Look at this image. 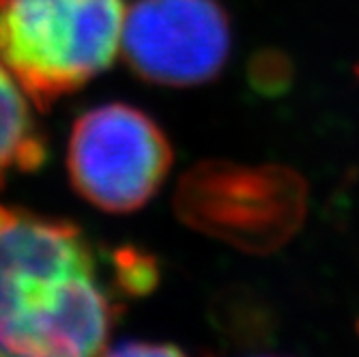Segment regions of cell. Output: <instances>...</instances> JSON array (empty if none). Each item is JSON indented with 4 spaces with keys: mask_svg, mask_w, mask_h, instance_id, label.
<instances>
[{
    "mask_svg": "<svg viewBox=\"0 0 359 357\" xmlns=\"http://www.w3.org/2000/svg\"><path fill=\"white\" fill-rule=\"evenodd\" d=\"M121 48L147 82L205 84L224 69L231 24L217 0H136L125 13Z\"/></svg>",
    "mask_w": 359,
    "mask_h": 357,
    "instance_id": "5",
    "label": "cell"
},
{
    "mask_svg": "<svg viewBox=\"0 0 359 357\" xmlns=\"http://www.w3.org/2000/svg\"><path fill=\"white\" fill-rule=\"evenodd\" d=\"M112 355H181V349L164 342H127L110 349Z\"/></svg>",
    "mask_w": 359,
    "mask_h": 357,
    "instance_id": "9",
    "label": "cell"
},
{
    "mask_svg": "<svg viewBox=\"0 0 359 357\" xmlns=\"http://www.w3.org/2000/svg\"><path fill=\"white\" fill-rule=\"evenodd\" d=\"M172 159L168 138L149 114L127 104H106L76 121L67 170L76 191L93 207L129 213L159 191Z\"/></svg>",
    "mask_w": 359,
    "mask_h": 357,
    "instance_id": "4",
    "label": "cell"
},
{
    "mask_svg": "<svg viewBox=\"0 0 359 357\" xmlns=\"http://www.w3.org/2000/svg\"><path fill=\"white\" fill-rule=\"evenodd\" d=\"M252 86L260 93L276 95L288 88L290 82V62L280 52H260L250 67Z\"/></svg>",
    "mask_w": 359,
    "mask_h": 357,
    "instance_id": "8",
    "label": "cell"
},
{
    "mask_svg": "<svg viewBox=\"0 0 359 357\" xmlns=\"http://www.w3.org/2000/svg\"><path fill=\"white\" fill-rule=\"evenodd\" d=\"M123 24L125 0H0V62L48 112L110 67Z\"/></svg>",
    "mask_w": 359,
    "mask_h": 357,
    "instance_id": "2",
    "label": "cell"
},
{
    "mask_svg": "<svg viewBox=\"0 0 359 357\" xmlns=\"http://www.w3.org/2000/svg\"><path fill=\"white\" fill-rule=\"evenodd\" d=\"M46 151V140L28 110L26 93L0 62V187L13 170L41 168Z\"/></svg>",
    "mask_w": 359,
    "mask_h": 357,
    "instance_id": "6",
    "label": "cell"
},
{
    "mask_svg": "<svg viewBox=\"0 0 359 357\" xmlns=\"http://www.w3.org/2000/svg\"><path fill=\"white\" fill-rule=\"evenodd\" d=\"M114 321L76 224L20 213L0 233V355H97Z\"/></svg>",
    "mask_w": 359,
    "mask_h": 357,
    "instance_id": "1",
    "label": "cell"
},
{
    "mask_svg": "<svg viewBox=\"0 0 359 357\" xmlns=\"http://www.w3.org/2000/svg\"><path fill=\"white\" fill-rule=\"evenodd\" d=\"M306 207V181L284 166L205 161L177 191L183 222L254 254L282 248L302 229Z\"/></svg>",
    "mask_w": 359,
    "mask_h": 357,
    "instance_id": "3",
    "label": "cell"
},
{
    "mask_svg": "<svg viewBox=\"0 0 359 357\" xmlns=\"http://www.w3.org/2000/svg\"><path fill=\"white\" fill-rule=\"evenodd\" d=\"M116 288L129 295H147L159 280V269L151 254L136 248H123L114 254Z\"/></svg>",
    "mask_w": 359,
    "mask_h": 357,
    "instance_id": "7",
    "label": "cell"
},
{
    "mask_svg": "<svg viewBox=\"0 0 359 357\" xmlns=\"http://www.w3.org/2000/svg\"><path fill=\"white\" fill-rule=\"evenodd\" d=\"M20 217V211H13V209H7L0 205V233H3L5 229H9V226Z\"/></svg>",
    "mask_w": 359,
    "mask_h": 357,
    "instance_id": "10",
    "label": "cell"
},
{
    "mask_svg": "<svg viewBox=\"0 0 359 357\" xmlns=\"http://www.w3.org/2000/svg\"><path fill=\"white\" fill-rule=\"evenodd\" d=\"M355 74L359 76V58H357V65H355Z\"/></svg>",
    "mask_w": 359,
    "mask_h": 357,
    "instance_id": "11",
    "label": "cell"
}]
</instances>
